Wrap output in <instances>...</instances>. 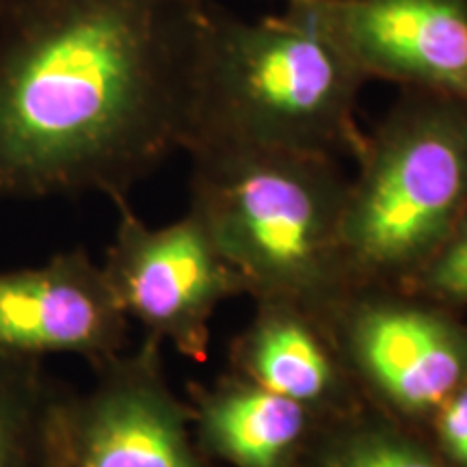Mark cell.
I'll return each mask as SVG.
<instances>
[{"label":"cell","instance_id":"obj_9","mask_svg":"<svg viewBox=\"0 0 467 467\" xmlns=\"http://www.w3.org/2000/svg\"><path fill=\"white\" fill-rule=\"evenodd\" d=\"M128 334L130 318L85 249L0 273V353L76 355L98 368L124 353Z\"/></svg>","mask_w":467,"mask_h":467},{"label":"cell","instance_id":"obj_13","mask_svg":"<svg viewBox=\"0 0 467 467\" xmlns=\"http://www.w3.org/2000/svg\"><path fill=\"white\" fill-rule=\"evenodd\" d=\"M301 467H451L420 431L364 405L325 420Z\"/></svg>","mask_w":467,"mask_h":467},{"label":"cell","instance_id":"obj_11","mask_svg":"<svg viewBox=\"0 0 467 467\" xmlns=\"http://www.w3.org/2000/svg\"><path fill=\"white\" fill-rule=\"evenodd\" d=\"M192 433L210 461L227 467H301L325 418L232 372L189 383Z\"/></svg>","mask_w":467,"mask_h":467},{"label":"cell","instance_id":"obj_3","mask_svg":"<svg viewBox=\"0 0 467 467\" xmlns=\"http://www.w3.org/2000/svg\"><path fill=\"white\" fill-rule=\"evenodd\" d=\"M189 208L254 303H285L329 325L355 290L344 258L348 175L312 151H191Z\"/></svg>","mask_w":467,"mask_h":467},{"label":"cell","instance_id":"obj_15","mask_svg":"<svg viewBox=\"0 0 467 467\" xmlns=\"http://www.w3.org/2000/svg\"><path fill=\"white\" fill-rule=\"evenodd\" d=\"M424 431L433 437L431 446L451 467H467V381L443 400Z\"/></svg>","mask_w":467,"mask_h":467},{"label":"cell","instance_id":"obj_14","mask_svg":"<svg viewBox=\"0 0 467 467\" xmlns=\"http://www.w3.org/2000/svg\"><path fill=\"white\" fill-rule=\"evenodd\" d=\"M399 290L451 309L467 306V210L446 241Z\"/></svg>","mask_w":467,"mask_h":467},{"label":"cell","instance_id":"obj_2","mask_svg":"<svg viewBox=\"0 0 467 467\" xmlns=\"http://www.w3.org/2000/svg\"><path fill=\"white\" fill-rule=\"evenodd\" d=\"M366 78L307 0L258 20L210 3L184 151L255 148L358 156Z\"/></svg>","mask_w":467,"mask_h":467},{"label":"cell","instance_id":"obj_6","mask_svg":"<svg viewBox=\"0 0 467 467\" xmlns=\"http://www.w3.org/2000/svg\"><path fill=\"white\" fill-rule=\"evenodd\" d=\"M113 203L117 225L102 271L115 301L145 336L202 364L217 309L244 295L241 277L191 208L171 223L150 225L128 200Z\"/></svg>","mask_w":467,"mask_h":467},{"label":"cell","instance_id":"obj_5","mask_svg":"<svg viewBox=\"0 0 467 467\" xmlns=\"http://www.w3.org/2000/svg\"><path fill=\"white\" fill-rule=\"evenodd\" d=\"M364 402L424 431L467 381V325L399 288H355L327 325Z\"/></svg>","mask_w":467,"mask_h":467},{"label":"cell","instance_id":"obj_7","mask_svg":"<svg viewBox=\"0 0 467 467\" xmlns=\"http://www.w3.org/2000/svg\"><path fill=\"white\" fill-rule=\"evenodd\" d=\"M162 347L143 336L93 368L91 388L69 394L61 467H213L192 433L189 400L169 383Z\"/></svg>","mask_w":467,"mask_h":467},{"label":"cell","instance_id":"obj_8","mask_svg":"<svg viewBox=\"0 0 467 467\" xmlns=\"http://www.w3.org/2000/svg\"><path fill=\"white\" fill-rule=\"evenodd\" d=\"M368 80L467 102V0H307Z\"/></svg>","mask_w":467,"mask_h":467},{"label":"cell","instance_id":"obj_10","mask_svg":"<svg viewBox=\"0 0 467 467\" xmlns=\"http://www.w3.org/2000/svg\"><path fill=\"white\" fill-rule=\"evenodd\" d=\"M232 375L262 385L329 420L364 405L323 323L285 303H255L234 337Z\"/></svg>","mask_w":467,"mask_h":467},{"label":"cell","instance_id":"obj_1","mask_svg":"<svg viewBox=\"0 0 467 467\" xmlns=\"http://www.w3.org/2000/svg\"><path fill=\"white\" fill-rule=\"evenodd\" d=\"M210 3L0 0V200H128L184 151Z\"/></svg>","mask_w":467,"mask_h":467},{"label":"cell","instance_id":"obj_4","mask_svg":"<svg viewBox=\"0 0 467 467\" xmlns=\"http://www.w3.org/2000/svg\"><path fill=\"white\" fill-rule=\"evenodd\" d=\"M342 217L355 288H402L467 210V102L400 89L364 134Z\"/></svg>","mask_w":467,"mask_h":467},{"label":"cell","instance_id":"obj_12","mask_svg":"<svg viewBox=\"0 0 467 467\" xmlns=\"http://www.w3.org/2000/svg\"><path fill=\"white\" fill-rule=\"evenodd\" d=\"M69 394L44 359L0 353V467H61Z\"/></svg>","mask_w":467,"mask_h":467}]
</instances>
